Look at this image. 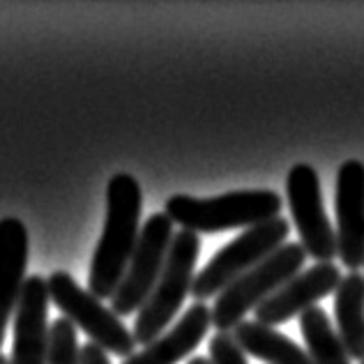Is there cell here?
Returning a JSON list of instances; mask_svg holds the SVG:
<instances>
[{"mask_svg": "<svg viewBox=\"0 0 364 364\" xmlns=\"http://www.w3.org/2000/svg\"><path fill=\"white\" fill-rule=\"evenodd\" d=\"M143 194L136 178L116 173L107 185V219L95 247L88 291L100 300H111L122 282L141 235Z\"/></svg>", "mask_w": 364, "mask_h": 364, "instance_id": "6da1fadb", "label": "cell"}, {"mask_svg": "<svg viewBox=\"0 0 364 364\" xmlns=\"http://www.w3.org/2000/svg\"><path fill=\"white\" fill-rule=\"evenodd\" d=\"M284 200L272 189H240L226 191L215 198H194L173 194L166 200L164 213L182 231L222 233L231 228H252L282 217Z\"/></svg>", "mask_w": 364, "mask_h": 364, "instance_id": "7a4b0ae2", "label": "cell"}, {"mask_svg": "<svg viewBox=\"0 0 364 364\" xmlns=\"http://www.w3.org/2000/svg\"><path fill=\"white\" fill-rule=\"evenodd\" d=\"M304 247L298 242H286L272 256L258 263L254 270L242 274L226 291L217 295L213 304V325L217 332H235L249 311H256L270 295H274L286 282L300 274L306 261Z\"/></svg>", "mask_w": 364, "mask_h": 364, "instance_id": "3957f363", "label": "cell"}, {"mask_svg": "<svg viewBox=\"0 0 364 364\" xmlns=\"http://www.w3.org/2000/svg\"><path fill=\"white\" fill-rule=\"evenodd\" d=\"M198 252H200L198 233L180 231L173 235L164 272H161L155 291L150 293V298L136 314V323H134L132 332L139 346L146 348L148 343L161 337V334L166 332V325L173 321L176 314L182 309L185 298L191 295Z\"/></svg>", "mask_w": 364, "mask_h": 364, "instance_id": "277c9868", "label": "cell"}, {"mask_svg": "<svg viewBox=\"0 0 364 364\" xmlns=\"http://www.w3.org/2000/svg\"><path fill=\"white\" fill-rule=\"evenodd\" d=\"M291 224L289 219L277 217L265 224H258L242 231L233 237L226 247L210 258L205 267L194 277L191 284V298L196 302H205L208 298H217L219 293L226 291L233 282L240 279L242 274L272 256L277 249H282L289 240Z\"/></svg>", "mask_w": 364, "mask_h": 364, "instance_id": "5b68a950", "label": "cell"}, {"mask_svg": "<svg viewBox=\"0 0 364 364\" xmlns=\"http://www.w3.org/2000/svg\"><path fill=\"white\" fill-rule=\"evenodd\" d=\"M46 284H49L51 302L63 311L67 321L74 323V328L88 334L92 343L124 360L136 353L139 343L134 339V332H129L127 325L120 321V316L109 306H104V302L95 298L90 291L81 289L70 272H53L49 274Z\"/></svg>", "mask_w": 364, "mask_h": 364, "instance_id": "8992f818", "label": "cell"}, {"mask_svg": "<svg viewBox=\"0 0 364 364\" xmlns=\"http://www.w3.org/2000/svg\"><path fill=\"white\" fill-rule=\"evenodd\" d=\"M173 235V222L166 213L150 215L148 222L143 224L127 272H124L116 295L111 298V309L118 316L136 314L146 304L150 293L155 291L161 272H164Z\"/></svg>", "mask_w": 364, "mask_h": 364, "instance_id": "52a82bcc", "label": "cell"}, {"mask_svg": "<svg viewBox=\"0 0 364 364\" xmlns=\"http://www.w3.org/2000/svg\"><path fill=\"white\" fill-rule=\"evenodd\" d=\"M286 198L300 233V245L316 263H332L337 256V228L323 205L321 178L309 164H295L286 176Z\"/></svg>", "mask_w": 364, "mask_h": 364, "instance_id": "ba28073f", "label": "cell"}, {"mask_svg": "<svg viewBox=\"0 0 364 364\" xmlns=\"http://www.w3.org/2000/svg\"><path fill=\"white\" fill-rule=\"evenodd\" d=\"M337 213V256L350 272L364 265V164L360 159L343 161L334 185Z\"/></svg>", "mask_w": 364, "mask_h": 364, "instance_id": "9c48e42d", "label": "cell"}, {"mask_svg": "<svg viewBox=\"0 0 364 364\" xmlns=\"http://www.w3.org/2000/svg\"><path fill=\"white\" fill-rule=\"evenodd\" d=\"M49 300L46 277H28L14 314V343L9 364H49Z\"/></svg>", "mask_w": 364, "mask_h": 364, "instance_id": "30bf717a", "label": "cell"}, {"mask_svg": "<svg viewBox=\"0 0 364 364\" xmlns=\"http://www.w3.org/2000/svg\"><path fill=\"white\" fill-rule=\"evenodd\" d=\"M341 279L343 274L334 263H316L309 270L295 274L291 282H286L279 291L258 306L256 321L277 328L295 316H302L304 311L314 309L318 300L337 291Z\"/></svg>", "mask_w": 364, "mask_h": 364, "instance_id": "8fae6325", "label": "cell"}, {"mask_svg": "<svg viewBox=\"0 0 364 364\" xmlns=\"http://www.w3.org/2000/svg\"><path fill=\"white\" fill-rule=\"evenodd\" d=\"M31 261V237L21 219H0V348L5 343L9 318L16 314Z\"/></svg>", "mask_w": 364, "mask_h": 364, "instance_id": "7c38bea8", "label": "cell"}, {"mask_svg": "<svg viewBox=\"0 0 364 364\" xmlns=\"http://www.w3.org/2000/svg\"><path fill=\"white\" fill-rule=\"evenodd\" d=\"M210 325H213V309L205 302H194L173 328L143 350H136L122 364H178L196 350L198 343L205 339Z\"/></svg>", "mask_w": 364, "mask_h": 364, "instance_id": "4fadbf2b", "label": "cell"}, {"mask_svg": "<svg viewBox=\"0 0 364 364\" xmlns=\"http://www.w3.org/2000/svg\"><path fill=\"white\" fill-rule=\"evenodd\" d=\"M233 337L247 355H254L256 360H263L267 364H314L309 353L300 348L293 339L258 321L240 323Z\"/></svg>", "mask_w": 364, "mask_h": 364, "instance_id": "5bb4252c", "label": "cell"}, {"mask_svg": "<svg viewBox=\"0 0 364 364\" xmlns=\"http://www.w3.org/2000/svg\"><path fill=\"white\" fill-rule=\"evenodd\" d=\"M337 332L350 360H364V274L350 272L334 291Z\"/></svg>", "mask_w": 364, "mask_h": 364, "instance_id": "9a60e30c", "label": "cell"}, {"mask_svg": "<svg viewBox=\"0 0 364 364\" xmlns=\"http://www.w3.org/2000/svg\"><path fill=\"white\" fill-rule=\"evenodd\" d=\"M302 337L306 343V353L314 364H350V355L339 332L332 328V321L325 309L314 306L300 316Z\"/></svg>", "mask_w": 364, "mask_h": 364, "instance_id": "2e32d148", "label": "cell"}, {"mask_svg": "<svg viewBox=\"0 0 364 364\" xmlns=\"http://www.w3.org/2000/svg\"><path fill=\"white\" fill-rule=\"evenodd\" d=\"M49 364H81V348L76 343V328L65 316L51 323Z\"/></svg>", "mask_w": 364, "mask_h": 364, "instance_id": "e0dca14e", "label": "cell"}, {"mask_svg": "<svg viewBox=\"0 0 364 364\" xmlns=\"http://www.w3.org/2000/svg\"><path fill=\"white\" fill-rule=\"evenodd\" d=\"M210 364H249L247 353L240 348L231 332H217L210 339Z\"/></svg>", "mask_w": 364, "mask_h": 364, "instance_id": "ac0fdd59", "label": "cell"}, {"mask_svg": "<svg viewBox=\"0 0 364 364\" xmlns=\"http://www.w3.org/2000/svg\"><path fill=\"white\" fill-rule=\"evenodd\" d=\"M81 364H111V360L107 350L100 348L97 343L88 341L81 348Z\"/></svg>", "mask_w": 364, "mask_h": 364, "instance_id": "d6986e66", "label": "cell"}, {"mask_svg": "<svg viewBox=\"0 0 364 364\" xmlns=\"http://www.w3.org/2000/svg\"><path fill=\"white\" fill-rule=\"evenodd\" d=\"M187 364H210V358H200V355H196V358H191Z\"/></svg>", "mask_w": 364, "mask_h": 364, "instance_id": "ffe728a7", "label": "cell"}, {"mask_svg": "<svg viewBox=\"0 0 364 364\" xmlns=\"http://www.w3.org/2000/svg\"><path fill=\"white\" fill-rule=\"evenodd\" d=\"M0 364H9V358H5L3 353H0Z\"/></svg>", "mask_w": 364, "mask_h": 364, "instance_id": "44dd1931", "label": "cell"}, {"mask_svg": "<svg viewBox=\"0 0 364 364\" xmlns=\"http://www.w3.org/2000/svg\"><path fill=\"white\" fill-rule=\"evenodd\" d=\"M360 364H364V360H362V362H360Z\"/></svg>", "mask_w": 364, "mask_h": 364, "instance_id": "7402d4cb", "label": "cell"}]
</instances>
